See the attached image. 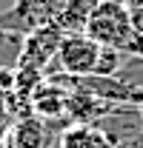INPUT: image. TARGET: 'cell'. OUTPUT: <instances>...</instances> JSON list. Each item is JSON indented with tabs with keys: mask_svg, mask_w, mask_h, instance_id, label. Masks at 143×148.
<instances>
[{
	"mask_svg": "<svg viewBox=\"0 0 143 148\" xmlns=\"http://www.w3.org/2000/svg\"><path fill=\"white\" fill-rule=\"evenodd\" d=\"M83 34L92 37L97 46H112V49L126 51L132 37H135L132 9L123 0H97L92 14H89V23H86Z\"/></svg>",
	"mask_w": 143,
	"mask_h": 148,
	"instance_id": "cell-1",
	"label": "cell"
},
{
	"mask_svg": "<svg viewBox=\"0 0 143 148\" xmlns=\"http://www.w3.org/2000/svg\"><path fill=\"white\" fill-rule=\"evenodd\" d=\"M52 20L54 9L49 6V0H12V6L0 12V29H9L26 37Z\"/></svg>",
	"mask_w": 143,
	"mask_h": 148,
	"instance_id": "cell-2",
	"label": "cell"
},
{
	"mask_svg": "<svg viewBox=\"0 0 143 148\" xmlns=\"http://www.w3.org/2000/svg\"><path fill=\"white\" fill-rule=\"evenodd\" d=\"M100 54V46L86 34H63L60 49H57V63L66 74L83 77V74H94V63Z\"/></svg>",
	"mask_w": 143,
	"mask_h": 148,
	"instance_id": "cell-3",
	"label": "cell"
},
{
	"mask_svg": "<svg viewBox=\"0 0 143 148\" xmlns=\"http://www.w3.org/2000/svg\"><path fill=\"white\" fill-rule=\"evenodd\" d=\"M60 40H63V32L54 26V23H46L35 29L32 34H26L23 40V54H20L17 66H32V69H46L57 57V49H60Z\"/></svg>",
	"mask_w": 143,
	"mask_h": 148,
	"instance_id": "cell-4",
	"label": "cell"
},
{
	"mask_svg": "<svg viewBox=\"0 0 143 148\" xmlns=\"http://www.w3.org/2000/svg\"><path fill=\"white\" fill-rule=\"evenodd\" d=\"M97 128L106 134V140L112 145H117L120 140H126L129 134L143 131V117H140V106H115L106 117H100L94 123Z\"/></svg>",
	"mask_w": 143,
	"mask_h": 148,
	"instance_id": "cell-5",
	"label": "cell"
},
{
	"mask_svg": "<svg viewBox=\"0 0 143 148\" xmlns=\"http://www.w3.org/2000/svg\"><path fill=\"white\" fill-rule=\"evenodd\" d=\"M32 114L37 120H57V117H66V100H69V91L60 88L52 80H43L32 91Z\"/></svg>",
	"mask_w": 143,
	"mask_h": 148,
	"instance_id": "cell-6",
	"label": "cell"
},
{
	"mask_svg": "<svg viewBox=\"0 0 143 148\" xmlns=\"http://www.w3.org/2000/svg\"><path fill=\"white\" fill-rule=\"evenodd\" d=\"M112 108H115V103L100 100L94 94H83V91L69 94V100H66V117H69L72 125H94Z\"/></svg>",
	"mask_w": 143,
	"mask_h": 148,
	"instance_id": "cell-7",
	"label": "cell"
},
{
	"mask_svg": "<svg viewBox=\"0 0 143 148\" xmlns=\"http://www.w3.org/2000/svg\"><path fill=\"white\" fill-rule=\"evenodd\" d=\"M94 3H97V0H69V3L54 14L52 23L63 32V34H83Z\"/></svg>",
	"mask_w": 143,
	"mask_h": 148,
	"instance_id": "cell-8",
	"label": "cell"
},
{
	"mask_svg": "<svg viewBox=\"0 0 143 148\" xmlns=\"http://www.w3.org/2000/svg\"><path fill=\"white\" fill-rule=\"evenodd\" d=\"M60 148H115L97 125H69L60 134Z\"/></svg>",
	"mask_w": 143,
	"mask_h": 148,
	"instance_id": "cell-9",
	"label": "cell"
},
{
	"mask_svg": "<svg viewBox=\"0 0 143 148\" xmlns=\"http://www.w3.org/2000/svg\"><path fill=\"white\" fill-rule=\"evenodd\" d=\"M46 143V128L40 120H17L15 131H12V148H43Z\"/></svg>",
	"mask_w": 143,
	"mask_h": 148,
	"instance_id": "cell-10",
	"label": "cell"
},
{
	"mask_svg": "<svg viewBox=\"0 0 143 148\" xmlns=\"http://www.w3.org/2000/svg\"><path fill=\"white\" fill-rule=\"evenodd\" d=\"M26 37L9 29H0V69H17Z\"/></svg>",
	"mask_w": 143,
	"mask_h": 148,
	"instance_id": "cell-11",
	"label": "cell"
},
{
	"mask_svg": "<svg viewBox=\"0 0 143 148\" xmlns=\"http://www.w3.org/2000/svg\"><path fill=\"white\" fill-rule=\"evenodd\" d=\"M123 60H126V51L112 49V46H100V54H97V63H94V74L97 77H115L120 71Z\"/></svg>",
	"mask_w": 143,
	"mask_h": 148,
	"instance_id": "cell-12",
	"label": "cell"
},
{
	"mask_svg": "<svg viewBox=\"0 0 143 148\" xmlns=\"http://www.w3.org/2000/svg\"><path fill=\"white\" fill-rule=\"evenodd\" d=\"M120 83L126 86H132V88H143V57L137 54H126L123 66H120V71L115 74Z\"/></svg>",
	"mask_w": 143,
	"mask_h": 148,
	"instance_id": "cell-13",
	"label": "cell"
},
{
	"mask_svg": "<svg viewBox=\"0 0 143 148\" xmlns=\"http://www.w3.org/2000/svg\"><path fill=\"white\" fill-rule=\"evenodd\" d=\"M0 91L3 94L15 91V69H0Z\"/></svg>",
	"mask_w": 143,
	"mask_h": 148,
	"instance_id": "cell-14",
	"label": "cell"
},
{
	"mask_svg": "<svg viewBox=\"0 0 143 148\" xmlns=\"http://www.w3.org/2000/svg\"><path fill=\"white\" fill-rule=\"evenodd\" d=\"M115 148H143V131H135V134H129L126 140H120Z\"/></svg>",
	"mask_w": 143,
	"mask_h": 148,
	"instance_id": "cell-15",
	"label": "cell"
},
{
	"mask_svg": "<svg viewBox=\"0 0 143 148\" xmlns=\"http://www.w3.org/2000/svg\"><path fill=\"white\" fill-rule=\"evenodd\" d=\"M132 29H135V34H143V6L132 9Z\"/></svg>",
	"mask_w": 143,
	"mask_h": 148,
	"instance_id": "cell-16",
	"label": "cell"
},
{
	"mask_svg": "<svg viewBox=\"0 0 143 148\" xmlns=\"http://www.w3.org/2000/svg\"><path fill=\"white\" fill-rule=\"evenodd\" d=\"M126 54H137V57H143V34H135V37H132V43H129Z\"/></svg>",
	"mask_w": 143,
	"mask_h": 148,
	"instance_id": "cell-17",
	"label": "cell"
},
{
	"mask_svg": "<svg viewBox=\"0 0 143 148\" xmlns=\"http://www.w3.org/2000/svg\"><path fill=\"white\" fill-rule=\"evenodd\" d=\"M66 3H69V0H49V6L54 9V14H57V12H60V9H63Z\"/></svg>",
	"mask_w": 143,
	"mask_h": 148,
	"instance_id": "cell-18",
	"label": "cell"
},
{
	"mask_svg": "<svg viewBox=\"0 0 143 148\" xmlns=\"http://www.w3.org/2000/svg\"><path fill=\"white\" fill-rule=\"evenodd\" d=\"M129 9H137V6H143V0H123Z\"/></svg>",
	"mask_w": 143,
	"mask_h": 148,
	"instance_id": "cell-19",
	"label": "cell"
},
{
	"mask_svg": "<svg viewBox=\"0 0 143 148\" xmlns=\"http://www.w3.org/2000/svg\"><path fill=\"white\" fill-rule=\"evenodd\" d=\"M140 117H143V106H140Z\"/></svg>",
	"mask_w": 143,
	"mask_h": 148,
	"instance_id": "cell-20",
	"label": "cell"
}]
</instances>
